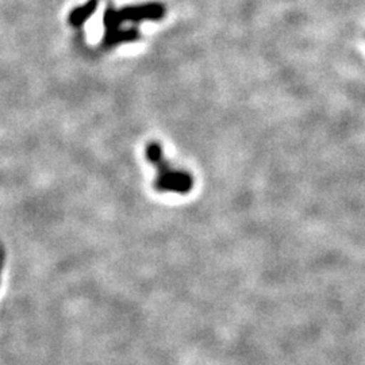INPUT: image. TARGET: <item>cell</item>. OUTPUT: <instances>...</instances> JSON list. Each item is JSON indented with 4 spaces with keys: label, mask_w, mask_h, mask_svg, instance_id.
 <instances>
[{
    "label": "cell",
    "mask_w": 365,
    "mask_h": 365,
    "mask_svg": "<svg viewBox=\"0 0 365 365\" xmlns=\"http://www.w3.org/2000/svg\"><path fill=\"white\" fill-rule=\"evenodd\" d=\"M165 7L161 3H144L135 6H126L122 9L108 7L106 10L105 36L103 46L110 49L123 42H133L140 38L137 25L144 21H158L164 18Z\"/></svg>",
    "instance_id": "cell-1"
},
{
    "label": "cell",
    "mask_w": 365,
    "mask_h": 365,
    "mask_svg": "<svg viewBox=\"0 0 365 365\" xmlns=\"http://www.w3.org/2000/svg\"><path fill=\"white\" fill-rule=\"evenodd\" d=\"M145 156L150 165L156 168V179L153 187L160 194L187 195L194 188V176L191 172L173 165L164 155L160 143L152 141L146 145Z\"/></svg>",
    "instance_id": "cell-2"
},
{
    "label": "cell",
    "mask_w": 365,
    "mask_h": 365,
    "mask_svg": "<svg viewBox=\"0 0 365 365\" xmlns=\"http://www.w3.org/2000/svg\"><path fill=\"white\" fill-rule=\"evenodd\" d=\"M98 6L96 0H90L88 3H86L84 6L78 7V10H73L72 14L69 15V22L73 26H80L84 24L86 19H88L92 14L95 13V9Z\"/></svg>",
    "instance_id": "cell-3"
},
{
    "label": "cell",
    "mask_w": 365,
    "mask_h": 365,
    "mask_svg": "<svg viewBox=\"0 0 365 365\" xmlns=\"http://www.w3.org/2000/svg\"><path fill=\"white\" fill-rule=\"evenodd\" d=\"M3 267H4V250L0 248V280H1V272H3ZM1 283V282H0Z\"/></svg>",
    "instance_id": "cell-4"
}]
</instances>
